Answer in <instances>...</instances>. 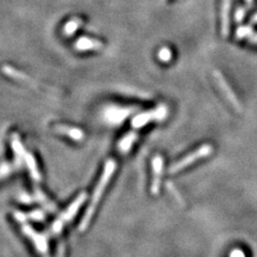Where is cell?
Masks as SVG:
<instances>
[{"label":"cell","instance_id":"cell-1","mask_svg":"<svg viewBox=\"0 0 257 257\" xmlns=\"http://www.w3.org/2000/svg\"><path fill=\"white\" fill-rule=\"evenodd\" d=\"M116 167H117V163L115 160H108L107 162L105 163V166H104V170H103V173L100 177V179L98 181V183H96V187L94 189V192L92 194V197L90 199V203H89V206H88V208L86 209V212L83 216L82 221H80L79 223V230L80 231H85L87 229V227L89 226V224L91 222V219L92 216L96 210V207H98L100 200L103 196V193L104 191H105L107 184L109 183L110 179L112 175H114L115 171H116Z\"/></svg>","mask_w":257,"mask_h":257},{"label":"cell","instance_id":"cell-2","mask_svg":"<svg viewBox=\"0 0 257 257\" xmlns=\"http://www.w3.org/2000/svg\"><path fill=\"white\" fill-rule=\"evenodd\" d=\"M86 198H87L86 193L85 192L80 193V194L71 203V205L66 209V210H64L58 218L53 222L50 229H48L51 236L57 239V253H56V257H64V243L61 237L63 227L66 226L67 223L71 222L75 218L76 213L78 212L80 207H82L83 204L85 203Z\"/></svg>","mask_w":257,"mask_h":257},{"label":"cell","instance_id":"cell-3","mask_svg":"<svg viewBox=\"0 0 257 257\" xmlns=\"http://www.w3.org/2000/svg\"><path fill=\"white\" fill-rule=\"evenodd\" d=\"M21 229L24 235H25L36 247L37 253L41 257H51L50 248H48L47 237L43 232L37 231L34 227L29 225L27 222L21 223Z\"/></svg>","mask_w":257,"mask_h":257},{"label":"cell","instance_id":"cell-4","mask_svg":"<svg viewBox=\"0 0 257 257\" xmlns=\"http://www.w3.org/2000/svg\"><path fill=\"white\" fill-rule=\"evenodd\" d=\"M211 154H212L211 145H203L202 147H199L195 151H193V152H191V154H189L187 157L182 158L181 160L177 161L176 163L171 165L170 167H168L167 173L171 175L178 173V172L184 170V168H187L188 166L192 165L193 163L196 162V161L202 160L208 156H210Z\"/></svg>","mask_w":257,"mask_h":257},{"label":"cell","instance_id":"cell-5","mask_svg":"<svg viewBox=\"0 0 257 257\" xmlns=\"http://www.w3.org/2000/svg\"><path fill=\"white\" fill-rule=\"evenodd\" d=\"M167 116V108L165 106H160L155 110H150L147 112H142L135 116L132 120V125L135 128H140L144 125L148 124L154 120H163Z\"/></svg>","mask_w":257,"mask_h":257},{"label":"cell","instance_id":"cell-6","mask_svg":"<svg viewBox=\"0 0 257 257\" xmlns=\"http://www.w3.org/2000/svg\"><path fill=\"white\" fill-rule=\"evenodd\" d=\"M163 159L161 156H156L152 159V183L151 193L154 195H158L161 187V178H162L163 172Z\"/></svg>","mask_w":257,"mask_h":257},{"label":"cell","instance_id":"cell-7","mask_svg":"<svg viewBox=\"0 0 257 257\" xmlns=\"http://www.w3.org/2000/svg\"><path fill=\"white\" fill-rule=\"evenodd\" d=\"M15 159L20 160L23 164H25L27 166L32 180L36 181V182H39L40 180H41V175H40L39 168H38V165H37V162H36V159L34 158V156L30 154V152L25 151L21 158L15 157Z\"/></svg>","mask_w":257,"mask_h":257},{"label":"cell","instance_id":"cell-8","mask_svg":"<svg viewBox=\"0 0 257 257\" xmlns=\"http://www.w3.org/2000/svg\"><path fill=\"white\" fill-rule=\"evenodd\" d=\"M54 131L59 134L69 136L71 140H73L75 142H80L84 139V132L78 127L64 125V124H57L54 126Z\"/></svg>","mask_w":257,"mask_h":257},{"label":"cell","instance_id":"cell-9","mask_svg":"<svg viewBox=\"0 0 257 257\" xmlns=\"http://www.w3.org/2000/svg\"><path fill=\"white\" fill-rule=\"evenodd\" d=\"M74 47L79 52H84V51H90V50H101L103 47V43L98 41L95 39L91 38H87V37H82L79 38Z\"/></svg>","mask_w":257,"mask_h":257},{"label":"cell","instance_id":"cell-10","mask_svg":"<svg viewBox=\"0 0 257 257\" xmlns=\"http://www.w3.org/2000/svg\"><path fill=\"white\" fill-rule=\"evenodd\" d=\"M231 2L223 0L222 2V36L227 37L229 32V15H230Z\"/></svg>","mask_w":257,"mask_h":257},{"label":"cell","instance_id":"cell-11","mask_svg":"<svg viewBox=\"0 0 257 257\" xmlns=\"http://www.w3.org/2000/svg\"><path fill=\"white\" fill-rule=\"evenodd\" d=\"M136 140H138V134L134 132H130L126 135H124V138H122V140L118 144V150L120 154L121 155L128 154L130 150L132 149V146L136 142Z\"/></svg>","mask_w":257,"mask_h":257},{"label":"cell","instance_id":"cell-12","mask_svg":"<svg viewBox=\"0 0 257 257\" xmlns=\"http://www.w3.org/2000/svg\"><path fill=\"white\" fill-rule=\"evenodd\" d=\"M215 74L218 75V77H216V79H218V83H219V85H220V87H221V89L224 91L225 95H226V98L229 100V102L232 104V105L235 106V108H236L237 110H241V107H240V105H239L238 100H237V98L235 96L234 92H232V91L230 90V88L228 87V85H227L226 83H225V80L223 79V77H222L219 73H215Z\"/></svg>","mask_w":257,"mask_h":257},{"label":"cell","instance_id":"cell-13","mask_svg":"<svg viewBox=\"0 0 257 257\" xmlns=\"http://www.w3.org/2000/svg\"><path fill=\"white\" fill-rule=\"evenodd\" d=\"M127 109H122L119 107H109L105 112V116L106 119L111 122H121L127 116Z\"/></svg>","mask_w":257,"mask_h":257},{"label":"cell","instance_id":"cell-14","mask_svg":"<svg viewBox=\"0 0 257 257\" xmlns=\"http://www.w3.org/2000/svg\"><path fill=\"white\" fill-rule=\"evenodd\" d=\"M23 165V163L21 162V161L16 160L14 161V163H2L0 164V181H2L3 179H6L8 178V177L11 176L16 170H19V168Z\"/></svg>","mask_w":257,"mask_h":257},{"label":"cell","instance_id":"cell-15","mask_svg":"<svg viewBox=\"0 0 257 257\" xmlns=\"http://www.w3.org/2000/svg\"><path fill=\"white\" fill-rule=\"evenodd\" d=\"M34 199H35V202H38L41 204L46 209V210L51 211V212L56 211V206L51 202L50 199L47 198V196L44 194V192H42L38 187L35 189Z\"/></svg>","mask_w":257,"mask_h":257},{"label":"cell","instance_id":"cell-16","mask_svg":"<svg viewBox=\"0 0 257 257\" xmlns=\"http://www.w3.org/2000/svg\"><path fill=\"white\" fill-rule=\"evenodd\" d=\"M83 24V21L80 19H72L71 21H69L66 25L63 27V34L66 36H72L74 32L80 27V25Z\"/></svg>","mask_w":257,"mask_h":257},{"label":"cell","instance_id":"cell-17","mask_svg":"<svg viewBox=\"0 0 257 257\" xmlns=\"http://www.w3.org/2000/svg\"><path fill=\"white\" fill-rule=\"evenodd\" d=\"M3 71H4V73H6L7 75H10L11 77H14V78H16V79L23 80V82H30V78H29L28 76L22 74L21 72L14 70V69L11 68V67H7V66H6V67H4Z\"/></svg>","mask_w":257,"mask_h":257},{"label":"cell","instance_id":"cell-18","mask_svg":"<svg viewBox=\"0 0 257 257\" xmlns=\"http://www.w3.org/2000/svg\"><path fill=\"white\" fill-rule=\"evenodd\" d=\"M166 188H167V191L171 193L172 196L174 197V199L176 200V202L178 203L179 205L183 206L184 202H183V199H182V196H181L180 193L178 192V190L176 189V187L174 186V184L172 182H166Z\"/></svg>","mask_w":257,"mask_h":257},{"label":"cell","instance_id":"cell-19","mask_svg":"<svg viewBox=\"0 0 257 257\" xmlns=\"http://www.w3.org/2000/svg\"><path fill=\"white\" fill-rule=\"evenodd\" d=\"M172 56H173V55H172L171 50H170V48H167V47L161 48V50L159 51V54H158L159 59H160L161 61H164V62L170 61L171 58H172Z\"/></svg>","mask_w":257,"mask_h":257},{"label":"cell","instance_id":"cell-20","mask_svg":"<svg viewBox=\"0 0 257 257\" xmlns=\"http://www.w3.org/2000/svg\"><path fill=\"white\" fill-rule=\"evenodd\" d=\"M237 38L238 39H243L245 37H250L252 35V28L248 26H241L237 29Z\"/></svg>","mask_w":257,"mask_h":257},{"label":"cell","instance_id":"cell-21","mask_svg":"<svg viewBox=\"0 0 257 257\" xmlns=\"http://www.w3.org/2000/svg\"><path fill=\"white\" fill-rule=\"evenodd\" d=\"M235 16H236V22H238V23L242 22L243 18L245 16V10L243 9V8H239V9L236 12Z\"/></svg>","mask_w":257,"mask_h":257},{"label":"cell","instance_id":"cell-22","mask_svg":"<svg viewBox=\"0 0 257 257\" xmlns=\"http://www.w3.org/2000/svg\"><path fill=\"white\" fill-rule=\"evenodd\" d=\"M229 257H245V255H244V253H243L242 251H240V250H234V251H232V252L230 253Z\"/></svg>","mask_w":257,"mask_h":257},{"label":"cell","instance_id":"cell-23","mask_svg":"<svg viewBox=\"0 0 257 257\" xmlns=\"http://www.w3.org/2000/svg\"><path fill=\"white\" fill-rule=\"evenodd\" d=\"M251 42L252 43H254V44H257V34L256 35H253V36H251Z\"/></svg>","mask_w":257,"mask_h":257},{"label":"cell","instance_id":"cell-24","mask_svg":"<svg viewBox=\"0 0 257 257\" xmlns=\"http://www.w3.org/2000/svg\"><path fill=\"white\" fill-rule=\"evenodd\" d=\"M252 23H257V13L253 15V18H252Z\"/></svg>","mask_w":257,"mask_h":257},{"label":"cell","instance_id":"cell-25","mask_svg":"<svg viewBox=\"0 0 257 257\" xmlns=\"http://www.w3.org/2000/svg\"><path fill=\"white\" fill-rule=\"evenodd\" d=\"M245 2L248 6H252V4H253V0H245Z\"/></svg>","mask_w":257,"mask_h":257}]
</instances>
